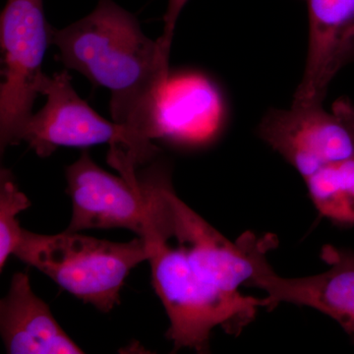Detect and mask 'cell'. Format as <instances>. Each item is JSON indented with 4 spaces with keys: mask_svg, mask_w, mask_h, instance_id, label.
<instances>
[{
    "mask_svg": "<svg viewBox=\"0 0 354 354\" xmlns=\"http://www.w3.org/2000/svg\"><path fill=\"white\" fill-rule=\"evenodd\" d=\"M72 218L67 232L125 228L143 237L147 200L136 171L113 176L95 164L87 151L66 169Z\"/></svg>",
    "mask_w": 354,
    "mask_h": 354,
    "instance_id": "obj_7",
    "label": "cell"
},
{
    "mask_svg": "<svg viewBox=\"0 0 354 354\" xmlns=\"http://www.w3.org/2000/svg\"><path fill=\"white\" fill-rule=\"evenodd\" d=\"M142 239L148 247L153 288L169 316L167 337L174 351L208 353L212 330L221 327L227 334L241 335L265 307L264 298L228 295L206 283L183 245L160 225L148 221Z\"/></svg>",
    "mask_w": 354,
    "mask_h": 354,
    "instance_id": "obj_2",
    "label": "cell"
},
{
    "mask_svg": "<svg viewBox=\"0 0 354 354\" xmlns=\"http://www.w3.org/2000/svg\"><path fill=\"white\" fill-rule=\"evenodd\" d=\"M41 95H46V104L32 114L20 137L21 142L29 144L39 157H50L59 147L85 148L109 144V148L120 149L139 167L127 130L102 118L81 99L68 72L44 75Z\"/></svg>",
    "mask_w": 354,
    "mask_h": 354,
    "instance_id": "obj_6",
    "label": "cell"
},
{
    "mask_svg": "<svg viewBox=\"0 0 354 354\" xmlns=\"http://www.w3.org/2000/svg\"><path fill=\"white\" fill-rule=\"evenodd\" d=\"M51 30L44 0H7L0 19L2 82L0 86V147L21 142V133L41 95V70Z\"/></svg>",
    "mask_w": 354,
    "mask_h": 354,
    "instance_id": "obj_4",
    "label": "cell"
},
{
    "mask_svg": "<svg viewBox=\"0 0 354 354\" xmlns=\"http://www.w3.org/2000/svg\"><path fill=\"white\" fill-rule=\"evenodd\" d=\"M220 95L199 74L169 76L160 113V139L197 145L215 136L223 116Z\"/></svg>",
    "mask_w": 354,
    "mask_h": 354,
    "instance_id": "obj_11",
    "label": "cell"
},
{
    "mask_svg": "<svg viewBox=\"0 0 354 354\" xmlns=\"http://www.w3.org/2000/svg\"><path fill=\"white\" fill-rule=\"evenodd\" d=\"M258 135L305 180L327 165L354 157V106L342 97L330 111L323 104L272 109L261 121Z\"/></svg>",
    "mask_w": 354,
    "mask_h": 354,
    "instance_id": "obj_5",
    "label": "cell"
},
{
    "mask_svg": "<svg viewBox=\"0 0 354 354\" xmlns=\"http://www.w3.org/2000/svg\"><path fill=\"white\" fill-rule=\"evenodd\" d=\"M351 62H354V44L353 48H351V51H349L348 58V64H351Z\"/></svg>",
    "mask_w": 354,
    "mask_h": 354,
    "instance_id": "obj_15",
    "label": "cell"
},
{
    "mask_svg": "<svg viewBox=\"0 0 354 354\" xmlns=\"http://www.w3.org/2000/svg\"><path fill=\"white\" fill-rule=\"evenodd\" d=\"M58 58L111 92V113L127 130L139 165L157 155L162 95L169 82V55L142 31L133 14L113 0H99L88 16L51 30Z\"/></svg>",
    "mask_w": 354,
    "mask_h": 354,
    "instance_id": "obj_1",
    "label": "cell"
},
{
    "mask_svg": "<svg viewBox=\"0 0 354 354\" xmlns=\"http://www.w3.org/2000/svg\"><path fill=\"white\" fill-rule=\"evenodd\" d=\"M187 2L188 0H169L167 12H165L164 17V32H162V36L158 39V41H160L167 53H171L172 38H174L176 22L183 7L186 6Z\"/></svg>",
    "mask_w": 354,
    "mask_h": 354,
    "instance_id": "obj_14",
    "label": "cell"
},
{
    "mask_svg": "<svg viewBox=\"0 0 354 354\" xmlns=\"http://www.w3.org/2000/svg\"><path fill=\"white\" fill-rule=\"evenodd\" d=\"M304 1L308 8L309 46L295 106L323 104L330 83L348 64L354 44V0Z\"/></svg>",
    "mask_w": 354,
    "mask_h": 354,
    "instance_id": "obj_9",
    "label": "cell"
},
{
    "mask_svg": "<svg viewBox=\"0 0 354 354\" xmlns=\"http://www.w3.org/2000/svg\"><path fill=\"white\" fill-rule=\"evenodd\" d=\"M321 258L329 269L305 278L279 277L265 261L247 286L264 291L265 307L279 304L311 307L337 321L354 335V253L334 246H324Z\"/></svg>",
    "mask_w": 354,
    "mask_h": 354,
    "instance_id": "obj_8",
    "label": "cell"
},
{
    "mask_svg": "<svg viewBox=\"0 0 354 354\" xmlns=\"http://www.w3.org/2000/svg\"><path fill=\"white\" fill-rule=\"evenodd\" d=\"M319 213L335 225H354V157L327 165L305 179Z\"/></svg>",
    "mask_w": 354,
    "mask_h": 354,
    "instance_id": "obj_12",
    "label": "cell"
},
{
    "mask_svg": "<svg viewBox=\"0 0 354 354\" xmlns=\"http://www.w3.org/2000/svg\"><path fill=\"white\" fill-rule=\"evenodd\" d=\"M0 330L9 354H79L82 348L55 320L32 290L25 272H16L0 304Z\"/></svg>",
    "mask_w": 354,
    "mask_h": 354,
    "instance_id": "obj_10",
    "label": "cell"
},
{
    "mask_svg": "<svg viewBox=\"0 0 354 354\" xmlns=\"http://www.w3.org/2000/svg\"><path fill=\"white\" fill-rule=\"evenodd\" d=\"M18 259L46 274L64 290L100 311L120 304V291L133 268L148 261L145 239L113 242L79 232L39 234L23 230Z\"/></svg>",
    "mask_w": 354,
    "mask_h": 354,
    "instance_id": "obj_3",
    "label": "cell"
},
{
    "mask_svg": "<svg viewBox=\"0 0 354 354\" xmlns=\"http://www.w3.org/2000/svg\"><path fill=\"white\" fill-rule=\"evenodd\" d=\"M31 206L29 198L19 190L12 174L2 169L0 174V270L15 252L22 236L17 216Z\"/></svg>",
    "mask_w": 354,
    "mask_h": 354,
    "instance_id": "obj_13",
    "label": "cell"
}]
</instances>
